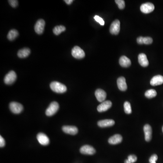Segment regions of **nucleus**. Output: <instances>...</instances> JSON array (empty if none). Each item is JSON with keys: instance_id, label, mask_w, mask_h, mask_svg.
Returning a JSON list of instances; mask_svg holds the SVG:
<instances>
[{"instance_id": "f257e3e1", "label": "nucleus", "mask_w": 163, "mask_h": 163, "mask_svg": "<svg viewBox=\"0 0 163 163\" xmlns=\"http://www.w3.org/2000/svg\"><path fill=\"white\" fill-rule=\"evenodd\" d=\"M51 89L55 92L58 94H63L66 92L67 91V87L63 84L58 82H53L50 84Z\"/></svg>"}, {"instance_id": "f03ea898", "label": "nucleus", "mask_w": 163, "mask_h": 163, "mask_svg": "<svg viewBox=\"0 0 163 163\" xmlns=\"http://www.w3.org/2000/svg\"><path fill=\"white\" fill-rule=\"evenodd\" d=\"M59 108V105L58 102H53L49 105L46 109L45 113L47 116H52L55 114Z\"/></svg>"}, {"instance_id": "7ed1b4c3", "label": "nucleus", "mask_w": 163, "mask_h": 163, "mask_svg": "<svg viewBox=\"0 0 163 163\" xmlns=\"http://www.w3.org/2000/svg\"><path fill=\"white\" fill-rule=\"evenodd\" d=\"M72 55L74 58L77 59H81L85 57V52L83 49L78 47L75 46L72 50Z\"/></svg>"}, {"instance_id": "20e7f679", "label": "nucleus", "mask_w": 163, "mask_h": 163, "mask_svg": "<svg viewBox=\"0 0 163 163\" xmlns=\"http://www.w3.org/2000/svg\"><path fill=\"white\" fill-rule=\"evenodd\" d=\"M16 78L17 76L15 72L14 71H11L5 77V83L7 85H11L15 82Z\"/></svg>"}, {"instance_id": "39448f33", "label": "nucleus", "mask_w": 163, "mask_h": 163, "mask_svg": "<svg viewBox=\"0 0 163 163\" xmlns=\"http://www.w3.org/2000/svg\"><path fill=\"white\" fill-rule=\"evenodd\" d=\"M10 110L15 114H19L23 110V106L20 103L12 102L9 105Z\"/></svg>"}, {"instance_id": "423d86ee", "label": "nucleus", "mask_w": 163, "mask_h": 163, "mask_svg": "<svg viewBox=\"0 0 163 163\" xmlns=\"http://www.w3.org/2000/svg\"><path fill=\"white\" fill-rule=\"evenodd\" d=\"M120 30V22L118 20H114L110 25V32L112 34L117 35Z\"/></svg>"}, {"instance_id": "0eeeda50", "label": "nucleus", "mask_w": 163, "mask_h": 163, "mask_svg": "<svg viewBox=\"0 0 163 163\" xmlns=\"http://www.w3.org/2000/svg\"><path fill=\"white\" fill-rule=\"evenodd\" d=\"M141 11L145 14L151 13L155 9V5L150 2L143 4L140 8Z\"/></svg>"}, {"instance_id": "6e6552de", "label": "nucleus", "mask_w": 163, "mask_h": 163, "mask_svg": "<svg viewBox=\"0 0 163 163\" xmlns=\"http://www.w3.org/2000/svg\"><path fill=\"white\" fill-rule=\"evenodd\" d=\"M45 23L43 19H40L38 20L34 26V30L37 34H42L44 30Z\"/></svg>"}, {"instance_id": "1a4fd4ad", "label": "nucleus", "mask_w": 163, "mask_h": 163, "mask_svg": "<svg viewBox=\"0 0 163 163\" xmlns=\"http://www.w3.org/2000/svg\"><path fill=\"white\" fill-rule=\"evenodd\" d=\"M80 151L84 155H92L96 152V150L92 146L89 145H85L80 148Z\"/></svg>"}, {"instance_id": "9d476101", "label": "nucleus", "mask_w": 163, "mask_h": 163, "mask_svg": "<svg viewBox=\"0 0 163 163\" xmlns=\"http://www.w3.org/2000/svg\"><path fill=\"white\" fill-rule=\"evenodd\" d=\"M112 106V102H110V101L107 100V101H104V102H102V103L98 106L97 110L100 112H106V110H108Z\"/></svg>"}, {"instance_id": "9b49d317", "label": "nucleus", "mask_w": 163, "mask_h": 163, "mask_svg": "<svg viewBox=\"0 0 163 163\" xmlns=\"http://www.w3.org/2000/svg\"><path fill=\"white\" fill-rule=\"evenodd\" d=\"M38 141L41 145H46L49 143V139L44 133H40L37 135Z\"/></svg>"}, {"instance_id": "f8f14e48", "label": "nucleus", "mask_w": 163, "mask_h": 163, "mask_svg": "<svg viewBox=\"0 0 163 163\" xmlns=\"http://www.w3.org/2000/svg\"><path fill=\"white\" fill-rule=\"evenodd\" d=\"M96 97L97 98L98 101L101 102H104L106 97V94L105 91L102 89H97L95 91Z\"/></svg>"}, {"instance_id": "ddd939ff", "label": "nucleus", "mask_w": 163, "mask_h": 163, "mask_svg": "<svg viewBox=\"0 0 163 163\" xmlns=\"http://www.w3.org/2000/svg\"><path fill=\"white\" fill-rule=\"evenodd\" d=\"M62 129L63 131L65 133L70 135H76L78 132V129L76 127H74V126H63Z\"/></svg>"}, {"instance_id": "4468645a", "label": "nucleus", "mask_w": 163, "mask_h": 163, "mask_svg": "<svg viewBox=\"0 0 163 163\" xmlns=\"http://www.w3.org/2000/svg\"><path fill=\"white\" fill-rule=\"evenodd\" d=\"M117 86L121 91H125L127 88L126 79L123 77H119L117 80Z\"/></svg>"}, {"instance_id": "2eb2a0df", "label": "nucleus", "mask_w": 163, "mask_h": 163, "mask_svg": "<svg viewBox=\"0 0 163 163\" xmlns=\"http://www.w3.org/2000/svg\"><path fill=\"white\" fill-rule=\"evenodd\" d=\"M145 139L146 141H150L152 138V128L150 125L146 124L144 127Z\"/></svg>"}, {"instance_id": "dca6fc26", "label": "nucleus", "mask_w": 163, "mask_h": 163, "mask_svg": "<svg viewBox=\"0 0 163 163\" xmlns=\"http://www.w3.org/2000/svg\"><path fill=\"white\" fill-rule=\"evenodd\" d=\"M115 124V121L110 119H106L100 121L98 123V126L101 127H107L113 126Z\"/></svg>"}, {"instance_id": "f3484780", "label": "nucleus", "mask_w": 163, "mask_h": 163, "mask_svg": "<svg viewBox=\"0 0 163 163\" xmlns=\"http://www.w3.org/2000/svg\"><path fill=\"white\" fill-rule=\"evenodd\" d=\"M150 84L153 86L161 85L163 84V77L160 75L155 76L151 79Z\"/></svg>"}, {"instance_id": "a211bd4d", "label": "nucleus", "mask_w": 163, "mask_h": 163, "mask_svg": "<svg viewBox=\"0 0 163 163\" xmlns=\"http://www.w3.org/2000/svg\"><path fill=\"white\" fill-rule=\"evenodd\" d=\"M122 141V137L119 134H116L111 136L108 139V142L111 145H117L120 143Z\"/></svg>"}, {"instance_id": "6ab92c4d", "label": "nucleus", "mask_w": 163, "mask_h": 163, "mask_svg": "<svg viewBox=\"0 0 163 163\" xmlns=\"http://www.w3.org/2000/svg\"><path fill=\"white\" fill-rule=\"evenodd\" d=\"M138 61L139 65L143 67H146L149 65V61L147 56L145 54L142 53L138 55Z\"/></svg>"}, {"instance_id": "aec40b11", "label": "nucleus", "mask_w": 163, "mask_h": 163, "mask_svg": "<svg viewBox=\"0 0 163 163\" xmlns=\"http://www.w3.org/2000/svg\"><path fill=\"white\" fill-rule=\"evenodd\" d=\"M119 63L122 67L127 68L131 65V61L127 56H122L120 58Z\"/></svg>"}, {"instance_id": "412c9836", "label": "nucleus", "mask_w": 163, "mask_h": 163, "mask_svg": "<svg viewBox=\"0 0 163 163\" xmlns=\"http://www.w3.org/2000/svg\"><path fill=\"white\" fill-rule=\"evenodd\" d=\"M137 42L139 44H150L153 42V39L150 37H139L137 39Z\"/></svg>"}, {"instance_id": "4be33fe9", "label": "nucleus", "mask_w": 163, "mask_h": 163, "mask_svg": "<svg viewBox=\"0 0 163 163\" xmlns=\"http://www.w3.org/2000/svg\"><path fill=\"white\" fill-rule=\"evenodd\" d=\"M30 53V49L28 48H24L20 49L17 53L19 58H25L28 57Z\"/></svg>"}, {"instance_id": "5701e85b", "label": "nucleus", "mask_w": 163, "mask_h": 163, "mask_svg": "<svg viewBox=\"0 0 163 163\" xmlns=\"http://www.w3.org/2000/svg\"><path fill=\"white\" fill-rule=\"evenodd\" d=\"M19 33L15 30H11L9 32L7 35V38L9 40L12 41L18 36Z\"/></svg>"}, {"instance_id": "b1692460", "label": "nucleus", "mask_w": 163, "mask_h": 163, "mask_svg": "<svg viewBox=\"0 0 163 163\" xmlns=\"http://www.w3.org/2000/svg\"><path fill=\"white\" fill-rule=\"evenodd\" d=\"M65 27L63 26H56L53 29V32L56 36L59 35L60 34L65 30Z\"/></svg>"}, {"instance_id": "393cba45", "label": "nucleus", "mask_w": 163, "mask_h": 163, "mask_svg": "<svg viewBox=\"0 0 163 163\" xmlns=\"http://www.w3.org/2000/svg\"><path fill=\"white\" fill-rule=\"evenodd\" d=\"M145 95L146 98H155L157 95L156 91L154 89H150V90H147V91L145 92Z\"/></svg>"}, {"instance_id": "a878e982", "label": "nucleus", "mask_w": 163, "mask_h": 163, "mask_svg": "<svg viewBox=\"0 0 163 163\" xmlns=\"http://www.w3.org/2000/svg\"><path fill=\"white\" fill-rule=\"evenodd\" d=\"M124 108L125 112L127 114H130L132 112L131 104L128 102H125L124 104Z\"/></svg>"}, {"instance_id": "bb28decb", "label": "nucleus", "mask_w": 163, "mask_h": 163, "mask_svg": "<svg viewBox=\"0 0 163 163\" xmlns=\"http://www.w3.org/2000/svg\"><path fill=\"white\" fill-rule=\"evenodd\" d=\"M137 160V157L134 155H131L128 156V159L125 160V163H133L136 161Z\"/></svg>"}, {"instance_id": "cd10ccee", "label": "nucleus", "mask_w": 163, "mask_h": 163, "mask_svg": "<svg viewBox=\"0 0 163 163\" xmlns=\"http://www.w3.org/2000/svg\"><path fill=\"white\" fill-rule=\"evenodd\" d=\"M115 2L118 5L119 8L121 10L123 9L125 7V3L123 0H116Z\"/></svg>"}, {"instance_id": "c85d7f7f", "label": "nucleus", "mask_w": 163, "mask_h": 163, "mask_svg": "<svg viewBox=\"0 0 163 163\" xmlns=\"http://www.w3.org/2000/svg\"><path fill=\"white\" fill-rule=\"evenodd\" d=\"M94 19L95 20L96 22H98L102 26H104V24H105V22H104L103 19L100 16H98V15H95L94 17Z\"/></svg>"}, {"instance_id": "c756f323", "label": "nucleus", "mask_w": 163, "mask_h": 163, "mask_svg": "<svg viewBox=\"0 0 163 163\" xmlns=\"http://www.w3.org/2000/svg\"><path fill=\"white\" fill-rule=\"evenodd\" d=\"M158 160V156L156 154L153 155L150 157L149 159L150 163H156L157 160Z\"/></svg>"}, {"instance_id": "7c9ffc66", "label": "nucleus", "mask_w": 163, "mask_h": 163, "mask_svg": "<svg viewBox=\"0 0 163 163\" xmlns=\"http://www.w3.org/2000/svg\"><path fill=\"white\" fill-rule=\"evenodd\" d=\"M8 2L12 7H16L18 4V1L16 0H10L8 1Z\"/></svg>"}, {"instance_id": "2f4dec72", "label": "nucleus", "mask_w": 163, "mask_h": 163, "mask_svg": "<svg viewBox=\"0 0 163 163\" xmlns=\"http://www.w3.org/2000/svg\"><path fill=\"white\" fill-rule=\"evenodd\" d=\"M5 139L2 136H0V147H3L5 145Z\"/></svg>"}, {"instance_id": "473e14b6", "label": "nucleus", "mask_w": 163, "mask_h": 163, "mask_svg": "<svg viewBox=\"0 0 163 163\" xmlns=\"http://www.w3.org/2000/svg\"><path fill=\"white\" fill-rule=\"evenodd\" d=\"M64 1H65L66 3L67 4L70 5L73 3V0H65Z\"/></svg>"}, {"instance_id": "72a5a7b5", "label": "nucleus", "mask_w": 163, "mask_h": 163, "mask_svg": "<svg viewBox=\"0 0 163 163\" xmlns=\"http://www.w3.org/2000/svg\"><path fill=\"white\" fill-rule=\"evenodd\" d=\"M162 131H163V127H162Z\"/></svg>"}]
</instances>
